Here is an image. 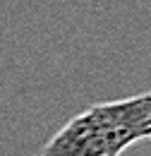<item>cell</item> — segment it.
<instances>
[{"label": "cell", "mask_w": 151, "mask_h": 156, "mask_svg": "<svg viewBox=\"0 0 151 156\" xmlns=\"http://www.w3.org/2000/svg\"><path fill=\"white\" fill-rule=\"evenodd\" d=\"M151 91L89 106L48 139L41 156H120L149 137Z\"/></svg>", "instance_id": "cell-1"}, {"label": "cell", "mask_w": 151, "mask_h": 156, "mask_svg": "<svg viewBox=\"0 0 151 156\" xmlns=\"http://www.w3.org/2000/svg\"><path fill=\"white\" fill-rule=\"evenodd\" d=\"M146 139H151V130H149V137H146Z\"/></svg>", "instance_id": "cell-2"}]
</instances>
